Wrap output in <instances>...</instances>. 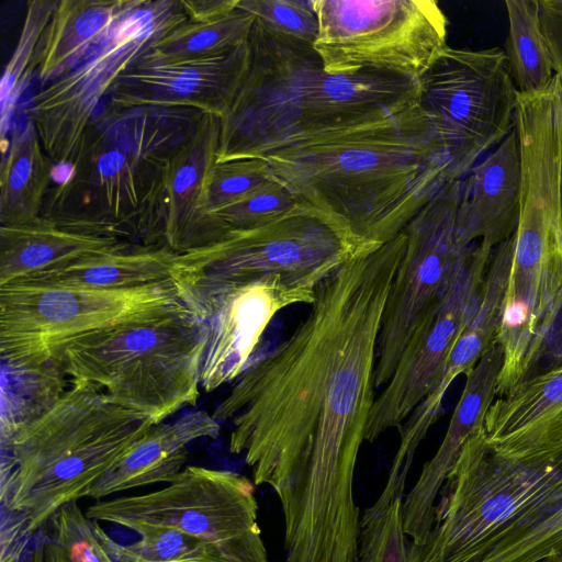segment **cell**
<instances>
[{
	"instance_id": "cell-1",
	"label": "cell",
	"mask_w": 562,
	"mask_h": 562,
	"mask_svg": "<svg viewBox=\"0 0 562 562\" xmlns=\"http://www.w3.org/2000/svg\"><path fill=\"white\" fill-rule=\"evenodd\" d=\"M406 235L362 248L316 288L312 307L246 368L212 416L229 451L278 495L284 562H357L353 480L374 403L376 350Z\"/></svg>"
},
{
	"instance_id": "cell-2",
	"label": "cell",
	"mask_w": 562,
	"mask_h": 562,
	"mask_svg": "<svg viewBox=\"0 0 562 562\" xmlns=\"http://www.w3.org/2000/svg\"><path fill=\"white\" fill-rule=\"evenodd\" d=\"M262 158L299 205L325 218L356 250L396 237L453 181L446 148L419 103Z\"/></svg>"
},
{
	"instance_id": "cell-3",
	"label": "cell",
	"mask_w": 562,
	"mask_h": 562,
	"mask_svg": "<svg viewBox=\"0 0 562 562\" xmlns=\"http://www.w3.org/2000/svg\"><path fill=\"white\" fill-rule=\"evenodd\" d=\"M249 45L248 74L221 120L216 164L376 124L420 100L417 80L375 70L329 74L313 44L256 18Z\"/></svg>"
},
{
	"instance_id": "cell-4",
	"label": "cell",
	"mask_w": 562,
	"mask_h": 562,
	"mask_svg": "<svg viewBox=\"0 0 562 562\" xmlns=\"http://www.w3.org/2000/svg\"><path fill=\"white\" fill-rule=\"evenodd\" d=\"M202 116L191 108L105 104L68 175L49 188L41 216L77 233L161 245L166 167Z\"/></svg>"
},
{
	"instance_id": "cell-5",
	"label": "cell",
	"mask_w": 562,
	"mask_h": 562,
	"mask_svg": "<svg viewBox=\"0 0 562 562\" xmlns=\"http://www.w3.org/2000/svg\"><path fill=\"white\" fill-rule=\"evenodd\" d=\"M154 424L98 386L71 380L44 416L1 442V504L24 537L92 484Z\"/></svg>"
},
{
	"instance_id": "cell-6",
	"label": "cell",
	"mask_w": 562,
	"mask_h": 562,
	"mask_svg": "<svg viewBox=\"0 0 562 562\" xmlns=\"http://www.w3.org/2000/svg\"><path fill=\"white\" fill-rule=\"evenodd\" d=\"M562 506V442L505 454L472 435L449 472L423 546L411 562H477L501 539L541 522Z\"/></svg>"
},
{
	"instance_id": "cell-7",
	"label": "cell",
	"mask_w": 562,
	"mask_h": 562,
	"mask_svg": "<svg viewBox=\"0 0 562 562\" xmlns=\"http://www.w3.org/2000/svg\"><path fill=\"white\" fill-rule=\"evenodd\" d=\"M207 337L206 322L178 299L68 340L52 357L71 380L156 425L195 405Z\"/></svg>"
},
{
	"instance_id": "cell-8",
	"label": "cell",
	"mask_w": 562,
	"mask_h": 562,
	"mask_svg": "<svg viewBox=\"0 0 562 562\" xmlns=\"http://www.w3.org/2000/svg\"><path fill=\"white\" fill-rule=\"evenodd\" d=\"M521 199L496 342V397L530 375L562 299V142L520 143Z\"/></svg>"
},
{
	"instance_id": "cell-9",
	"label": "cell",
	"mask_w": 562,
	"mask_h": 562,
	"mask_svg": "<svg viewBox=\"0 0 562 562\" xmlns=\"http://www.w3.org/2000/svg\"><path fill=\"white\" fill-rule=\"evenodd\" d=\"M356 251L325 218L297 205L267 225L178 254L170 281L195 311L217 292L266 276L321 283Z\"/></svg>"
},
{
	"instance_id": "cell-10",
	"label": "cell",
	"mask_w": 562,
	"mask_h": 562,
	"mask_svg": "<svg viewBox=\"0 0 562 562\" xmlns=\"http://www.w3.org/2000/svg\"><path fill=\"white\" fill-rule=\"evenodd\" d=\"M85 513L134 532L179 529L214 547L227 562H269L254 484L236 472L189 465L158 491L97 501Z\"/></svg>"
},
{
	"instance_id": "cell-11",
	"label": "cell",
	"mask_w": 562,
	"mask_h": 562,
	"mask_svg": "<svg viewBox=\"0 0 562 562\" xmlns=\"http://www.w3.org/2000/svg\"><path fill=\"white\" fill-rule=\"evenodd\" d=\"M189 21L180 0H139L74 69L43 86L27 108L55 165H69L113 87L153 45Z\"/></svg>"
},
{
	"instance_id": "cell-12",
	"label": "cell",
	"mask_w": 562,
	"mask_h": 562,
	"mask_svg": "<svg viewBox=\"0 0 562 562\" xmlns=\"http://www.w3.org/2000/svg\"><path fill=\"white\" fill-rule=\"evenodd\" d=\"M314 49L334 75L375 70L419 81L448 48L434 0H314Z\"/></svg>"
},
{
	"instance_id": "cell-13",
	"label": "cell",
	"mask_w": 562,
	"mask_h": 562,
	"mask_svg": "<svg viewBox=\"0 0 562 562\" xmlns=\"http://www.w3.org/2000/svg\"><path fill=\"white\" fill-rule=\"evenodd\" d=\"M419 105L462 179L515 126L518 91L505 50L448 48L422 77Z\"/></svg>"
},
{
	"instance_id": "cell-14",
	"label": "cell",
	"mask_w": 562,
	"mask_h": 562,
	"mask_svg": "<svg viewBox=\"0 0 562 562\" xmlns=\"http://www.w3.org/2000/svg\"><path fill=\"white\" fill-rule=\"evenodd\" d=\"M460 190L461 179L447 182L403 229L406 249L383 315L375 389L387 384L415 327L447 292L474 246L458 231Z\"/></svg>"
},
{
	"instance_id": "cell-15",
	"label": "cell",
	"mask_w": 562,
	"mask_h": 562,
	"mask_svg": "<svg viewBox=\"0 0 562 562\" xmlns=\"http://www.w3.org/2000/svg\"><path fill=\"white\" fill-rule=\"evenodd\" d=\"M171 281L126 290L0 286V356L52 357L59 345L178 300Z\"/></svg>"
},
{
	"instance_id": "cell-16",
	"label": "cell",
	"mask_w": 562,
	"mask_h": 562,
	"mask_svg": "<svg viewBox=\"0 0 562 562\" xmlns=\"http://www.w3.org/2000/svg\"><path fill=\"white\" fill-rule=\"evenodd\" d=\"M493 249L475 243L447 292L412 333L397 366L375 397L366 441L398 428L439 384L449 356L476 308Z\"/></svg>"
},
{
	"instance_id": "cell-17",
	"label": "cell",
	"mask_w": 562,
	"mask_h": 562,
	"mask_svg": "<svg viewBox=\"0 0 562 562\" xmlns=\"http://www.w3.org/2000/svg\"><path fill=\"white\" fill-rule=\"evenodd\" d=\"M319 283L266 276L224 289L195 314L207 324L201 386L211 392L238 379L271 319L295 304H312Z\"/></svg>"
},
{
	"instance_id": "cell-18",
	"label": "cell",
	"mask_w": 562,
	"mask_h": 562,
	"mask_svg": "<svg viewBox=\"0 0 562 562\" xmlns=\"http://www.w3.org/2000/svg\"><path fill=\"white\" fill-rule=\"evenodd\" d=\"M250 45L217 57L155 64L143 57L108 95L113 108H191L222 120L232 109L250 65Z\"/></svg>"
},
{
	"instance_id": "cell-19",
	"label": "cell",
	"mask_w": 562,
	"mask_h": 562,
	"mask_svg": "<svg viewBox=\"0 0 562 562\" xmlns=\"http://www.w3.org/2000/svg\"><path fill=\"white\" fill-rule=\"evenodd\" d=\"M503 351L495 341L465 375V384L453 409L445 437L434 457L403 503L404 531L412 542L423 546L434 524L435 501L458 460L467 440L483 427L496 397Z\"/></svg>"
},
{
	"instance_id": "cell-20",
	"label": "cell",
	"mask_w": 562,
	"mask_h": 562,
	"mask_svg": "<svg viewBox=\"0 0 562 562\" xmlns=\"http://www.w3.org/2000/svg\"><path fill=\"white\" fill-rule=\"evenodd\" d=\"M521 199V154L514 126L461 179L457 224L468 244L494 249L516 231Z\"/></svg>"
},
{
	"instance_id": "cell-21",
	"label": "cell",
	"mask_w": 562,
	"mask_h": 562,
	"mask_svg": "<svg viewBox=\"0 0 562 562\" xmlns=\"http://www.w3.org/2000/svg\"><path fill=\"white\" fill-rule=\"evenodd\" d=\"M487 443L505 454H525L562 442V363L537 371L495 397L485 416Z\"/></svg>"
},
{
	"instance_id": "cell-22",
	"label": "cell",
	"mask_w": 562,
	"mask_h": 562,
	"mask_svg": "<svg viewBox=\"0 0 562 562\" xmlns=\"http://www.w3.org/2000/svg\"><path fill=\"white\" fill-rule=\"evenodd\" d=\"M220 430V423L205 411L156 424L92 484L86 497L101 501L119 492L168 484L184 469L189 447L200 439L217 438Z\"/></svg>"
},
{
	"instance_id": "cell-23",
	"label": "cell",
	"mask_w": 562,
	"mask_h": 562,
	"mask_svg": "<svg viewBox=\"0 0 562 562\" xmlns=\"http://www.w3.org/2000/svg\"><path fill=\"white\" fill-rule=\"evenodd\" d=\"M512 256L510 236L493 249L476 308L449 356L439 384L402 424V435L409 442L418 445L424 440L441 413L452 382L469 372L496 341Z\"/></svg>"
},
{
	"instance_id": "cell-24",
	"label": "cell",
	"mask_w": 562,
	"mask_h": 562,
	"mask_svg": "<svg viewBox=\"0 0 562 562\" xmlns=\"http://www.w3.org/2000/svg\"><path fill=\"white\" fill-rule=\"evenodd\" d=\"M135 246L117 238L72 232L43 216L22 225L0 226V286Z\"/></svg>"
},
{
	"instance_id": "cell-25",
	"label": "cell",
	"mask_w": 562,
	"mask_h": 562,
	"mask_svg": "<svg viewBox=\"0 0 562 562\" xmlns=\"http://www.w3.org/2000/svg\"><path fill=\"white\" fill-rule=\"evenodd\" d=\"M138 1H58L40 49L36 71L42 86L79 65Z\"/></svg>"
},
{
	"instance_id": "cell-26",
	"label": "cell",
	"mask_w": 562,
	"mask_h": 562,
	"mask_svg": "<svg viewBox=\"0 0 562 562\" xmlns=\"http://www.w3.org/2000/svg\"><path fill=\"white\" fill-rule=\"evenodd\" d=\"M221 120L204 113L194 134L165 171V245L177 252L192 224L207 176L216 164Z\"/></svg>"
},
{
	"instance_id": "cell-27",
	"label": "cell",
	"mask_w": 562,
	"mask_h": 562,
	"mask_svg": "<svg viewBox=\"0 0 562 562\" xmlns=\"http://www.w3.org/2000/svg\"><path fill=\"white\" fill-rule=\"evenodd\" d=\"M177 255L167 245L135 246L88 257L19 283L91 290L135 289L170 281Z\"/></svg>"
},
{
	"instance_id": "cell-28",
	"label": "cell",
	"mask_w": 562,
	"mask_h": 562,
	"mask_svg": "<svg viewBox=\"0 0 562 562\" xmlns=\"http://www.w3.org/2000/svg\"><path fill=\"white\" fill-rule=\"evenodd\" d=\"M67 376L55 357L1 358V442L48 413L69 389Z\"/></svg>"
},
{
	"instance_id": "cell-29",
	"label": "cell",
	"mask_w": 562,
	"mask_h": 562,
	"mask_svg": "<svg viewBox=\"0 0 562 562\" xmlns=\"http://www.w3.org/2000/svg\"><path fill=\"white\" fill-rule=\"evenodd\" d=\"M34 124L15 130L0 171V226L22 225L42 215L54 172Z\"/></svg>"
},
{
	"instance_id": "cell-30",
	"label": "cell",
	"mask_w": 562,
	"mask_h": 562,
	"mask_svg": "<svg viewBox=\"0 0 562 562\" xmlns=\"http://www.w3.org/2000/svg\"><path fill=\"white\" fill-rule=\"evenodd\" d=\"M297 205L294 195L277 180L233 203L196 217L186 233L177 254L216 243L234 233L267 225Z\"/></svg>"
},
{
	"instance_id": "cell-31",
	"label": "cell",
	"mask_w": 562,
	"mask_h": 562,
	"mask_svg": "<svg viewBox=\"0 0 562 562\" xmlns=\"http://www.w3.org/2000/svg\"><path fill=\"white\" fill-rule=\"evenodd\" d=\"M44 562H142L87 517L77 502L63 506L42 528Z\"/></svg>"
},
{
	"instance_id": "cell-32",
	"label": "cell",
	"mask_w": 562,
	"mask_h": 562,
	"mask_svg": "<svg viewBox=\"0 0 562 562\" xmlns=\"http://www.w3.org/2000/svg\"><path fill=\"white\" fill-rule=\"evenodd\" d=\"M505 54L518 93L547 90L557 77L540 21L539 0H507Z\"/></svg>"
},
{
	"instance_id": "cell-33",
	"label": "cell",
	"mask_w": 562,
	"mask_h": 562,
	"mask_svg": "<svg viewBox=\"0 0 562 562\" xmlns=\"http://www.w3.org/2000/svg\"><path fill=\"white\" fill-rule=\"evenodd\" d=\"M254 23L255 16L238 8L212 21H187L157 41L143 58L172 64L225 55L249 42Z\"/></svg>"
},
{
	"instance_id": "cell-34",
	"label": "cell",
	"mask_w": 562,
	"mask_h": 562,
	"mask_svg": "<svg viewBox=\"0 0 562 562\" xmlns=\"http://www.w3.org/2000/svg\"><path fill=\"white\" fill-rule=\"evenodd\" d=\"M56 0H32L27 2L26 14L15 49L7 64L0 85L1 132L4 135L14 106L38 65L41 44L52 16L57 8Z\"/></svg>"
},
{
	"instance_id": "cell-35",
	"label": "cell",
	"mask_w": 562,
	"mask_h": 562,
	"mask_svg": "<svg viewBox=\"0 0 562 562\" xmlns=\"http://www.w3.org/2000/svg\"><path fill=\"white\" fill-rule=\"evenodd\" d=\"M274 181L277 179L271 167L262 157L215 164L205 181L200 207L194 220Z\"/></svg>"
},
{
	"instance_id": "cell-36",
	"label": "cell",
	"mask_w": 562,
	"mask_h": 562,
	"mask_svg": "<svg viewBox=\"0 0 562 562\" xmlns=\"http://www.w3.org/2000/svg\"><path fill=\"white\" fill-rule=\"evenodd\" d=\"M139 540L127 548L142 562H227L200 538L171 527H147L136 531Z\"/></svg>"
},
{
	"instance_id": "cell-37",
	"label": "cell",
	"mask_w": 562,
	"mask_h": 562,
	"mask_svg": "<svg viewBox=\"0 0 562 562\" xmlns=\"http://www.w3.org/2000/svg\"><path fill=\"white\" fill-rule=\"evenodd\" d=\"M562 553V506L528 530L496 542L477 562H540Z\"/></svg>"
},
{
	"instance_id": "cell-38",
	"label": "cell",
	"mask_w": 562,
	"mask_h": 562,
	"mask_svg": "<svg viewBox=\"0 0 562 562\" xmlns=\"http://www.w3.org/2000/svg\"><path fill=\"white\" fill-rule=\"evenodd\" d=\"M237 8L281 34L313 45L318 36L314 0H238Z\"/></svg>"
},
{
	"instance_id": "cell-39",
	"label": "cell",
	"mask_w": 562,
	"mask_h": 562,
	"mask_svg": "<svg viewBox=\"0 0 562 562\" xmlns=\"http://www.w3.org/2000/svg\"><path fill=\"white\" fill-rule=\"evenodd\" d=\"M403 526V502L394 501L370 527L360 531L357 562H411Z\"/></svg>"
},
{
	"instance_id": "cell-40",
	"label": "cell",
	"mask_w": 562,
	"mask_h": 562,
	"mask_svg": "<svg viewBox=\"0 0 562 562\" xmlns=\"http://www.w3.org/2000/svg\"><path fill=\"white\" fill-rule=\"evenodd\" d=\"M543 36L562 82V0H539Z\"/></svg>"
},
{
	"instance_id": "cell-41",
	"label": "cell",
	"mask_w": 562,
	"mask_h": 562,
	"mask_svg": "<svg viewBox=\"0 0 562 562\" xmlns=\"http://www.w3.org/2000/svg\"><path fill=\"white\" fill-rule=\"evenodd\" d=\"M190 22H207L234 11L238 0H180Z\"/></svg>"
},
{
	"instance_id": "cell-42",
	"label": "cell",
	"mask_w": 562,
	"mask_h": 562,
	"mask_svg": "<svg viewBox=\"0 0 562 562\" xmlns=\"http://www.w3.org/2000/svg\"><path fill=\"white\" fill-rule=\"evenodd\" d=\"M560 363H562V299L532 373Z\"/></svg>"
},
{
	"instance_id": "cell-43",
	"label": "cell",
	"mask_w": 562,
	"mask_h": 562,
	"mask_svg": "<svg viewBox=\"0 0 562 562\" xmlns=\"http://www.w3.org/2000/svg\"><path fill=\"white\" fill-rule=\"evenodd\" d=\"M26 562H44L43 549L40 539L38 544L30 552Z\"/></svg>"
},
{
	"instance_id": "cell-44",
	"label": "cell",
	"mask_w": 562,
	"mask_h": 562,
	"mask_svg": "<svg viewBox=\"0 0 562 562\" xmlns=\"http://www.w3.org/2000/svg\"><path fill=\"white\" fill-rule=\"evenodd\" d=\"M540 562H562V553H554L546 557Z\"/></svg>"
}]
</instances>
